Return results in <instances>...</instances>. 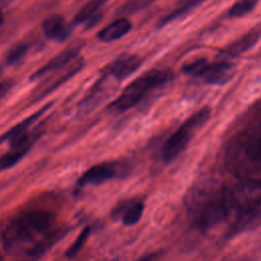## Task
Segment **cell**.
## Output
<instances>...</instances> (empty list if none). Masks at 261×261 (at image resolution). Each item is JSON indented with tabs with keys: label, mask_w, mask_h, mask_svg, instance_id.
Returning <instances> with one entry per match:
<instances>
[{
	"label": "cell",
	"mask_w": 261,
	"mask_h": 261,
	"mask_svg": "<svg viewBox=\"0 0 261 261\" xmlns=\"http://www.w3.org/2000/svg\"><path fill=\"white\" fill-rule=\"evenodd\" d=\"M226 187L229 207L227 236L251 230L261 224V179L241 177Z\"/></svg>",
	"instance_id": "1"
},
{
	"label": "cell",
	"mask_w": 261,
	"mask_h": 261,
	"mask_svg": "<svg viewBox=\"0 0 261 261\" xmlns=\"http://www.w3.org/2000/svg\"><path fill=\"white\" fill-rule=\"evenodd\" d=\"M192 223L202 231L227 224L229 208L225 186L198 189L191 194L188 204Z\"/></svg>",
	"instance_id": "2"
},
{
	"label": "cell",
	"mask_w": 261,
	"mask_h": 261,
	"mask_svg": "<svg viewBox=\"0 0 261 261\" xmlns=\"http://www.w3.org/2000/svg\"><path fill=\"white\" fill-rule=\"evenodd\" d=\"M229 152L230 161L242 177L261 179V127L241 135Z\"/></svg>",
	"instance_id": "3"
},
{
	"label": "cell",
	"mask_w": 261,
	"mask_h": 261,
	"mask_svg": "<svg viewBox=\"0 0 261 261\" xmlns=\"http://www.w3.org/2000/svg\"><path fill=\"white\" fill-rule=\"evenodd\" d=\"M172 79L168 69H151L129 83L121 94L109 105L113 112H124L139 104L150 92L167 84Z\"/></svg>",
	"instance_id": "4"
},
{
	"label": "cell",
	"mask_w": 261,
	"mask_h": 261,
	"mask_svg": "<svg viewBox=\"0 0 261 261\" xmlns=\"http://www.w3.org/2000/svg\"><path fill=\"white\" fill-rule=\"evenodd\" d=\"M211 110L205 106L193 113L165 142L162 148V160L170 163L188 147L191 139L210 117Z\"/></svg>",
	"instance_id": "5"
},
{
	"label": "cell",
	"mask_w": 261,
	"mask_h": 261,
	"mask_svg": "<svg viewBox=\"0 0 261 261\" xmlns=\"http://www.w3.org/2000/svg\"><path fill=\"white\" fill-rule=\"evenodd\" d=\"M182 72L201 79L208 85H224L233 75V64L226 61L211 62L200 58L185 64Z\"/></svg>",
	"instance_id": "6"
},
{
	"label": "cell",
	"mask_w": 261,
	"mask_h": 261,
	"mask_svg": "<svg viewBox=\"0 0 261 261\" xmlns=\"http://www.w3.org/2000/svg\"><path fill=\"white\" fill-rule=\"evenodd\" d=\"M37 236L21 215L8 220L1 230L2 245L6 252L11 254L22 252L24 249L30 253Z\"/></svg>",
	"instance_id": "7"
},
{
	"label": "cell",
	"mask_w": 261,
	"mask_h": 261,
	"mask_svg": "<svg viewBox=\"0 0 261 261\" xmlns=\"http://www.w3.org/2000/svg\"><path fill=\"white\" fill-rule=\"evenodd\" d=\"M84 66H85V60L83 57L79 56L74 60H72L70 63L66 64L65 66L48 73L49 77L43 84V88L40 91L38 98L44 97L49 93L53 92L54 90H56L58 87H60L61 85L66 83L68 80H70L73 75H75L79 71H81L84 68Z\"/></svg>",
	"instance_id": "8"
},
{
	"label": "cell",
	"mask_w": 261,
	"mask_h": 261,
	"mask_svg": "<svg viewBox=\"0 0 261 261\" xmlns=\"http://www.w3.org/2000/svg\"><path fill=\"white\" fill-rule=\"evenodd\" d=\"M121 169L122 167L118 162H102L85 171L77 184L81 187L100 185L118 176L121 173Z\"/></svg>",
	"instance_id": "9"
},
{
	"label": "cell",
	"mask_w": 261,
	"mask_h": 261,
	"mask_svg": "<svg viewBox=\"0 0 261 261\" xmlns=\"http://www.w3.org/2000/svg\"><path fill=\"white\" fill-rule=\"evenodd\" d=\"M141 64L142 59L139 56L133 54H124L110 62L105 67L104 74L118 82H121L137 71Z\"/></svg>",
	"instance_id": "10"
},
{
	"label": "cell",
	"mask_w": 261,
	"mask_h": 261,
	"mask_svg": "<svg viewBox=\"0 0 261 261\" xmlns=\"http://www.w3.org/2000/svg\"><path fill=\"white\" fill-rule=\"evenodd\" d=\"M81 48H82L81 44H72V45L66 47L63 51L59 52L57 55H55L53 58H51L48 62H46L42 67H40L38 70H36L32 74L31 80H38L56 69H59V68L65 66L66 64L70 63L72 60H74L76 57L80 56Z\"/></svg>",
	"instance_id": "11"
},
{
	"label": "cell",
	"mask_w": 261,
	"mask_h": 261,
	"mask_svg": "<svg viewBox=\"0 0 261 261\" xmlns=\"http://www.w3.org/2000/svg\"><path fill=\"white\" fill-rule=\"evenodd\" d=\"M45 36L53 41H65L70 35V25L61 15L54 14L47 17L42 24Z\"/></svg>",
	"instance_id": "12"
},
{
	"label": "cell",
	"mask_w": 261,
	"mask_h": 261,
	"mask_svg": "<svg viewBox=\"0 0 261 261\" xmlns=\"http://www.w3.org/2000/svg\"><path fill=\"white\" fill-rule=\"evenodd\" d=\"M130 30V21L125 17H120L99 31L97 37L102 42H113L125 36Z\"/></svg>",
	"instance_id": "13"
},
{
	"label": "cell",
	"mask_w": 261,
	"mask_h": 261,
	"mask_svg": "<svg viewBox=\"0 0 261 261\" xmlns=\"http://www.w3.org/2000/svg\"><path fill=\"white\" fill-rule=\"evenodd\" d=\"M261 38V29H253L249 31L248 33L244 34L242 37H240L238 40L229 44L225 48V53L231 56H237L240 54H243L253 48L259 39Z\"/></svg>",
	"instance_id": "14"
},
{
	"label": "cell",
	"mask_w": 261,
	"mask_h": 261,
	"mask_svg": "<svg viewBox=\"0 0 261 261\" xmlns=\"http://www.w3.org/2000/svg\"><path fill=\"white\" fill-rule=\"evenodd\" d=\"M50 107V104L45 105L42 109H40L39 111L35 112L34 114H32L31 116L27 117L25 119H23L22 121L18 122L16 125H14L13 127H11L10 129H8L6 133H4L1 137H0V144L4 143V142H12L20 137H23L25 135H28V129L29 127L40 117L42 116L45 111Z\"/></svg>",
	"instance_id": "15"
},
{
	"label": "cell",
	"mask_w": 261,
	"mask_h": 261,
	"mask_svg": "<svg viewBox=\"0 0 261 261\" xmlns=\"http://www.w3.org/2000/svg\"><path fill=\"white\" fill-rule=\"evenodd\" d=\"M204 1L206 0H178L177 3L175 4L174 8L167 13L166 15H164L161 20L158 22V27H164L167 23L186 15L187 13H189L192 9L196 8L197 6H199L200 4H202Z\"/></svg>",
	"instance_id": "16"
},
{
	"label": "cell",
	"mask_w": 261,
	"mask_h": 261,
	"mask_svg": "<svg viewBox=\"0 0 261 261\" xmlns=\"http://www.w3.org/2000/svg\"><path fill=\"white\" fill-rule=\"evenodd\" d=\"M107 1L108 0H89L75 13L72 23L80 24L97 15L98 13H100V9L106 4Z\"/></svg>",
	"instance_id": "17"
},
{
	"label": "cell",
	"mask_w": 261,
	"mask_h": 261,
	"mask_svg": "<svg viewBox=\"0 0 261 261\" xmlns=\"http://www.w3.org/2000/svg\"><path fill=\"white\" fill-rule=\"evenodd\" d=\"M144 204L141 201H136L125 204L120 209V218L124 225L137 224L143 215Z\"/></svg>",
	"instance_id": "18"
},
{
	"label": "cell",
	"mask_w": 261,
	"mask_h": 261,
	"mask_svg": "<svg viewBox=\"0 0 261 261\" xmlns=\"http://www.w3.org/2000/svg\"><path fill=\"white\" fill-rule=\"evenodd\" d=\"M32 144L20 147H10V150L0 156V170L7 169L17 163L30 150Z\"/></svg>",
	"instance_id": "19"
},
{
	"label": "cell",
	"mask_w": 261,
	"mask_h": 261,
	"mask_svg": "<svg viewBox=\"0 0 261 261\" xmlns=\"http://www.w3.org/2000/svg\"><path fill=\"white\" fill-rule=\"evenodd\" d=\"M259 0H238L228 10V16L238 18L243 17L246 14L250 13L255 6L257 5Z\"/></svg>",
	"instance_id": "20"
},
{
	"label": "cell",
	"mask_w": 261,
	"mask_h": 261,
	"mask_svg": "<svg viewBox=\"0 0 261 261\" xmlns=\"http://www.w3.org/2000/svg\"><path fill=\"white\" fill-rule=\"evenodd\" d=\"M28 50H29L28 44H25V43H17V44H15L14 46H12L8 50V52H7L6 56H5L6 63L9 64V65L17 63L19 60H21L24 57V55L27 54Z\"/></svg>",
	"instance_id": "21"
},
{
	"label": "cell",
	"mask_w": 261,
	"mask_h": 261,
	"mask_svg": "<svg viewBox=\"0 0 261 261\" xmlns=\"http://www.w3.org/2000/svg\"><path fill=\"white\" fill-rule=\"evenodd\" d=\"M90 232H91V228L89 226H86L81 231V233L77 236L75 241L69 246V248L65 252V256L68 257V258L74 257L83 249V247L85 246V244H86V242H87V240H88V238L90 236Z\"/></svg>",
	"instance_id": "22"
},
{
	"label": "cell",
	"mask_w": 261,
	"mask_h": 261,
	"mask_svg": "<svg viewBox=\"0 0 261 261\" xmlns=\"http://www.w3.org/2000/svg\"><path fill=\"white\" fill-rule=\"evenodd\" d=\"M155 0H128L120 7L119 12L120 13H133V12L139 11V10L149 6Z\"/></svg>",
	"instance_id": "23"
},
{
	"label": "cell",
	"mask_w": 261,
	"mask_h": 261,
	"mask_svg": "<svg viewBox=\"0 0 261 261\" xmlns=\"http://www.w3.org/2000/svg\"><path fill=\"white\" fill-rule=\"evenodd\" d=\"M13 83L11 81H4L0 83V99L6 95V93L11 89Z\"/></svg>",
	"instance_id": "24"
},
{
	"label": "cell",
	"mask_w": 261,
	"mask_h": 261,
	"mask_svg": "<svg viewBox=\"0 0 261 261\" xmlns=\"http://www.w3.org/2000/svg\"><path fill=\"white\" fill-rule=\"evenodd\" d=\"M159 255H160L159 252H152V253H149V254H147V255H144V256L140 257L137 261H153V260H155Z\"/></svg>",
	"instance_id": "25"
},
{
	"label": "cell",
	"mask_w": 261,
	"mask_h": 261,
	"mask_svg": "<svg viewBox=\"0 0 261 261\" xmlns=\"http://www.w3.org/2000/svg\"><path fill=\"white\" fill-rule=\"evenodd\" d=\"M1 19H2V12H1V9H0V21H1Z\"/></svg>",
	"instance_id": "26"
}]
</instances>
